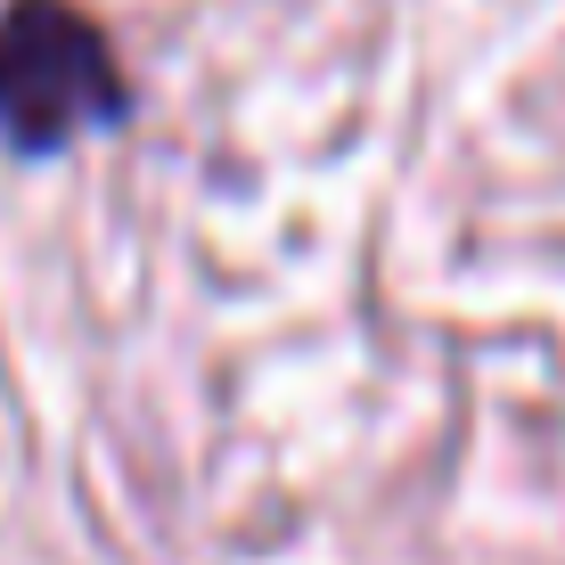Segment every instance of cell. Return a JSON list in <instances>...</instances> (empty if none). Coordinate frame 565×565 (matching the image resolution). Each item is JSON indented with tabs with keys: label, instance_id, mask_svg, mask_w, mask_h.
<instances>
[{
	"label": "cell",
	"instance_id": "1",
	"mask_svg": "<svg viewBox=\"0 0 565 565\" xmlns=\"http://www.w3.org/2000/svg\"><path fill=\"white\" fill-rule=\"evenodd\" d=\"M124 115V66L74 0H9L0 9V131L9 148L50 156Z\"/></svg>",
	"mask_w": 565,
	"mask_h": 565
}]
</instances>
